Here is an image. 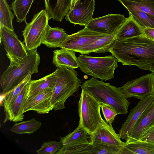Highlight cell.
Listing matches in <instances>:
<instances>
[{
  "label": "cell",
  "instance_id": "obj_1",
  "mask_svg": "<svg viewBox=\"0 0 154 154\" xmlns=\"http://www.w3.org/2000/svg\"><path fill=\"white\" fill-rule=\"evenodd\" d=\"M109 52L123 65H134L149 70L154 63V41L144 35L115 40Z\"/></svg>",
  "mask_w": 154,
  "mask_h": 154
},
{
  "label": "cell",
  "instance_id": "obj_2",
  "mask_svg": "<svg viewBox=\"0 0 154 154\" xmlns=\"http://www.w3.org/2000/svg\"><path fill=\"white\" fill-rule=\"evenodd\" d=\"M81 87L101 104L111 107L118 115L125 114L128 112L131 103L125 96L121 87H116L94 77L85 81Z\"/></svg>",
  "mask_w": 154,
  "mask_h": 154
},
{
  "label": "cell",
  "instance_id": "obj_3",
  "mask_svg": "<svg viewBox=\"0 0 154 154\" xmlns=\"http://www.w3.org/2000/svg\"><path fill=\"white\" fill-rule=\"evenodd\" d=\"M40 63V56L37 49L28 51V55L20 60L10 62L9 66L0 77L2 94L18 86L30 72L37 73Z\"/></svg>",
  "mask_w": 154,
  "mask_h": 154
},
{
  "label": "cell",
  "instance_id": "obj_4",
  "mask_svg": "<svg viewBox=\"0 0 154 154\" xmlns=\"http://www.w3.org/2000/svg\"><path fill=\"white\" fill-rule=\"evenodd\" d=\"M57 69V78L51 99L54 111L65 108V101L79 90L82 83L77 77L78 74L75 69L61 66Z\"/></svg>",
  "mask_w": 154,
  "mask_h": 154
},
{
  "label": "cell",
  "instance_id": "obj_5",
  "mask_svg": "<svg viewBox=\"0 0 154 154\" xmlns=\"http://www.w3.org/2000/svg\"><path fill=\"white\" fill-rule=\"evenodd\" d=\"M77 58L82 72L102 81L113 78L118 66V60L112 55L99 57L80 55Z\"/></svg>",
  "mask_w": 154,
  "mask_h": 154
},
{
  "label": "cell",
  "instance_id": "obj_6",
  "mask_svg": "<svg viewBox=\"0 0 154 154\" xmlns=\"http://www.w3.org/2000/svg\"><path fill=\"white\" fill-rule=\"evenodd\" d=\"M100 108L101 103L82 89L78 102L79 125L85 128L89 135L106 122L102 117Z\"/></svg>",
  "mask_w": 154,
  "mask_h": 154
},
{
  "label": "cell",
  "instance_id": "obj_7",
  "mask_svg": "<svg viewBox=\"0 0 154 154\" xmlns=\"http://www.w3.org/2000/svg\"><path fill=\"white\" fill-rule=\"evenodd\" d=\"M49 20L46 11L42 10L34 15L30 22L26 23L22 32L28 51L36 49L42 44Z\"/></svg>",
  "mask_w": 154,
  "mask_h": 154
},
{
  "label": "cell",
  "instance_id": "obj_8",
  "mask_svg": "<svg viewBox=\"0 0 154 154\" xmlns=\"http://www.w3.org/2000/svg\"><path fill=\"white\" fill-rule=\"evenodd\" d=\"M121 88L127 98L141 99L154 94V74L152 72L130 81Z\"/></svg>",
  "mask_w": 154,
  "mask_h": 154
},
{
  "label": "cell",
  "instance_id": "obj_9",
  "mask_svg": "<svg viewBox=\"0 0 154 154\" xmlns=\"http://www.w3.org/2000/svg\"><path fill=\"white\" fill-rule=\"evenodd\" d=\"M0 38L10 62L18 61L28 55L25 45L14 31L0 26Z\"/></svg>",
  "mask_w": 154,
  "mask_h": 154
},
{
  "label": "cell",
  "instance_id": "obj_10",
  "mask_svg": "<svg viewBox=\"0 0 154 154\" xmlns=\"http://www.w3.org/2000/svg\"><path fill=\"white\" fill-rule=\"evenodd\" d=\"M107 35L92 31L85 26L77 32L69 35L60 48L78 52L85 47Z\"/></svg>",
  "mask_w": 154,
  "mask_h": 154
},
{
  "label": "cell",
  "instance_id": "obj_11",
  "mask_svg": "<svg viewBox=\"0 0 154 154\" xmlns=\"http://www.w3.org/2000/svg\"><path fill=\"white\" fill-rule=\"evenodd\" d=\"M126 19L123 14H109L93 18L85 26L94 32L108 35H114Z\"/></svg>",
  "mask_w": 154,
  "mask_h": 154
},
{
  "label": "cell",
  "instance_id": "obj_12",
  "mask_svg": "<svg viewBox=\"0 0 154 154\" xmlns=\"http://www.w3.org/2000/svg\"><path fill=\"white\" fill-rule=\"evenodd\" d=\"M94 0H78L70 9L65 19L74 25L86 26L93 19Z\"/></svg>",
  "mask_w": 154,
  "mask_h": 154
},
{
  "label": "cell",
  "instance_id": "obj_13",
  "mask_svg": "<svg viewBox=\"0 0 154 154\" xmlns=\"http://www.w3.org/2000/svg\"><path fill=\"white\" fill-rule=\"evenodd\" d=\"M119 149L94 142H88L73 145H63L55 154H117Z\"/></svg>",
  "mask_w": 154,
  "mask_h": 154
},
{
  "label": "cell",
  "instance_id": "obj_14",
  "mask_svg": "<svg viewBox=\"0 0 154 154\" xmlns=\"http://www.w3.org/2000/svg\"><path fill=\"white\" fill-rule=\"evenodd\" d=\"M154 100V94L140 100L137 104L131 110L125 121L119 131L121 138L126 141L133 128L143 112Z\"/></svg>",
  "mask_w": 154,
  "mask_h": 154
},
{
  "label": "cell",
  "instance_id": "obj_15",
  "mask_svg": "<svg viewBox=\"0 0 154 154\" xmlns=\"http://www.w3.org/2000/svg\"><path fill=\"white\" fill-rule=\"evenodd\" d=\"M88 137L90 142L121 148L125 144L120 139L112 126L106 122L99 126Z\"/></svg>",
  "mask_w": 154,
  "mask_h": 154
},
{
  "label": "cell",
  "instance_id": "obj_16",
  "mask_svg": "<svg viewBox=\"0 0 154 154\" xmlns=\"http://www.w3.org/2000/svg\"><path fill=\"white\" fill-rule=\"evenodd\" d=\"M53 89H45L31 97L26 101L23 112L30 110L39 114L48 113L54 109L51 102Z\"/></svg>",
  "mask_w": 154,
  "mask_h": 154
},
{
  "label": "cell",
  "instance_id": "obj_17",
  "mask_svg": "<svg viewBox=\"0 0 154 154\" xmlns=\"http://www.w3.org/2000/svg\"><path fill=\"white\" fill-rule=\"evenodd\" d=\"M154 126V100L143 112L131 131L127 143L138 141L149 130Z\"/></svg>",
  "mask_w": 154,
  "mask_h": 154
},
{
  "label": "cell",
  "instance_id": "obj_18",
  "mask_svg": "<svg viewBox=\"0 0 154 154\" xmlns=\"http://www.w3.org/2000/svg\"><path fill=\"white\" fill-rule=\"evenodd\" d=\"M30 80L24 86L13 103L4 112L5 116L3 122L8 121L17 122L24 119L23 112L26 101V96L28 91Z\"/></svg>",
  "mask_w": 154,
  "mask_h": 154
},
{
  "label": "cell",
  "instance_id": "obj_19",
  "mask_svg": "<svg viewBox=\"0 0 154 154\" xmlns=\"http://www.w3.org/2000/svg\"><path fill=\"white\" fill-rule=\"evenodd\" d=\"M49 20L61 22L69 11L72 0H44Z\"/></svg>",
  "mask_w": 154,
  "mask_h": 154
},
{
  "label": "cell",
  "instance_id": "obj_20",
  "mask_svg": "<svg viewBox=\"0 0 154 154\" xmlns=\"http://www.w3.org/2000/svg\"><path fill=\"white\" fill-rule=\"evenodd\" d=\"M144 29L136 21L133 17L129 16L115 34L118 41L144 35Z\"/></svg>",
  "mask_w": 154,
  "mask_h": 154
},
{
  "label": "cell",
  "instance_id": "obj_21",
  "mask_svg": "<svg viewBox=\"0 0 154 154\" xmlns=\"http://www.w3.org/2000/svg\"><path fill=\"white\" fill-rule=\"evenodd\" d=\"M52 63L57 67L62 66L69 69H75L79 66L75 52L64 48L53 51Z\"/></svg>",
  "mask_w": 154,
  "mask_h": 154
},
{
  "label": "cell",
  "instance_id": "obj_22",
  "mask_svg": "<svg viewBox=\"0 0 154 154\" xmlns=\"http://www.w3.org/2000/svg\"><path fill=\"white\" fill-rule=\"evenodd\" d=\"M57 78L56 69L53 72L37 80H31L29 84L26 100L32 96L45 89H54Z\"/></svg>",
  "mask_w": 154,
  "mask_h": 154
},
{
  "label": "cell",
  "instance_id": "obj_23",
  "mask_svg": "<svg viewBox=\"0 0 154 154\" xmlns=\"http://www.w3.org/2000/svg\"><path fill=\"white\" fill-rule=\"evenodd\" d=\"M115 40V35H107L85 47L78 52L84 55L91 53L100 54L108 52Z\"/></svg>",
  "mask_w": 154,
  "mask_h": 154
},
{
  "label": "cell",
  "instance_id": "obj_24",
  "mask_svg": "<svg viewBox=\"0 0 154 154\" xmlns=\"http://www.w3.org/2000/svg\"><path fill=\"white\" fill-rule=\"evenodd\" d=\"M69 35L63 29L58 27H51L48 25L42 44L49 48H60Z\"/></svg>",
  "mask_w": 154,
  "mask_h": 154
},
{
  "label": "cell",
  "instance_id": "obj_25",
  "mask_svg": "<svg viewBox=\"0 0 154 154\" xmlns=\"http://www.w3.org/2000/svg\"><path fill=\"white\" fill-rule=\"evenodd\" d=\"M118 154H154V143L140 140L125 142Z\"/></svg>",
  "mask_w": 154,
  "mask_h": 154
},
{
  "label": "cell",
  "instance_id": "obj_26",
  "mask_svg": "<svg viewBox=\"0 0 154 154\" xmlns=\"http://www.w3.org/2000/svg\"><path fill=\"white\" fill-rule=\"evenodd\" d=\"M128 11H139L154 17V0H118Z\"/></svg>",
  "mask_w": 154,
  "mask_h": 154
},
{
  "label": "cell",
  "instance_id": "obj_27",
  "mask_svg": "<svg viewBox=\"0 0 154 154\" xmlns=\"http://www.w3.org/2000/svg\"><path fill=\"white\" fill-rule=\"evenodd\" d=\"M87 131L79 125L73 131L63 137H60L63 145H73L89 142Z\"/></svg>",
  "mask_w": 154,
  "mask_h": 154
},
{
  "label": "cell",
  "instance_id": "obj_28",
  "mask_svg": "<svg viewBox=\"0 0 154 154\" xmlns=\"http://www.w3.org/2000/svg\"><path fill=\"white\" fill-rule=\"evenodd\" d=\"M42 125V123L34 118L19 123H15L10 131L18 134H30L37 131Z\"/></svg>",
  "mask_w": 154,
  "mask_h": 154
},
{
  "label": "cell",
  "instance_id": "obj_29",
  "mask_svg": "<svg viewBox=\"0 0 154 154\" xmlns=\"http://www.w3.org/2000/svg\"><path fill=\"white\" fill-rule=\"evenodd\" d=\"M34 0H15L11 4V9L16 17L17 21L26 22V16Z\"/></svg>",
  "mask_w": 154,
  "mask_h": 154
},
{
  "label": "cell",
  "instance_id": "obj_30",
  "mask_svg": "<svg viewBox=\"0 0 154 154\" xmlns=\"http://www.w3.org/2000/svg\"><path fill=\"white\" fill-rule=\"evenodd\" d=\"M32 74L30 72L26 78L20 84L4 95L2 100L4 112H6L13 103L25 85L31 80Z\"/></svg>",
  "mask_w": 154,
  "mask_h": 154
},
{
  "label": "cell",
  "instance_id": "obj_31",
  "mask_svg": "<svg viewBox=\"0 0 154 154\" xmlns=\"http://www.w3.org/2000/svg\"><path fill=\"white\" fill-rule=\"evenodd\" d=\"M6 0H0V26L14 31L13 20L14 15Z\"/></svg>",
  "mask_w": 154,
  "mask_h": 154
},
{
  "label": "cell",
  "instance_id": "obj_32",
  "mask_svg": "<svg viewBox=\"0 0 154 154\" xmlns=\"http://www.w3.org/2000/svg\"><path fill=\"white\" fill-rule=\"evenodd\" d=\"M129 13L143 29L146 28H154V17L153 16L139 11H132Z\"/></svg>",
  "mask_w": 154,
  "mask_h": 154
},
{
  "label": "cell",
  "instance_id": "obj_33",
  "mask_svg": "<svg viewBox=\"0 0 154 154\" xmlns=\"http://www.w3.org/2000/svg\"><path fill=\"white\" fill-rule=\"evenodd\" d=\"M60 141H49L44 142L41 147L36 151L38 154H55L63 146Z\"/></svg>",
  "mask_w": 154,
  "mask_h": 154
},
{
  "label": "cell",
  "instance_id": "obj_34",
  "mask_svg": "<svg viewBox=\"0 0 154 154\" xmlns=\"http://www.w3.org/2000/svg\"><path fill=\"white\" fill-rule=\"evenodd\" d=\"M101 109L103 116L106 122L112 126L116 117L118 115L115 110L110 106L107 105L101 104Z\"/></svg>",
  "mask_w": 154,
  "mask_h": 154
},
{
  "label": "cell",
  "instance_id": "obj_35",
  "mask_svg": "<svg viewBox=\"0 0 154 154\" xmlns=\"http://www.w3.org/2000/svg\"><path fill=\"white\" fill-rule=\"evenodd\" d=\"M139 140L154 143V126L147 131Z\"/></svg>",
  "mask_w": 154,
  "mask_h": 154
},
{
  "label": "cell",
  "instance_id": "obj_36",
  "mask_svg": "<svg viewBox=\"0 0 154 154\" xmlns=\"http://www.w3.org/2000/svg\"><path fill=\"white\" fill-rule=\"evenodd\" d=\"M143 30L144 35L154 41V28H146Z\"/></svg>",
  "mask_w": 154,
  "mask_h": 154
},
{
  "label": "cell",
  "instance_id": "obj_37",
  "mask_svg": "<svg viewBox=\"0 0 154 154\" xmlns=\"http://www.w3.org/2000/svg\"><path fill=\"white\" fill-rule=\"evenodd\" d=\"M78 0H72L71 6L70 8H72Z\"/></svg>",
  "mask_w": 154,
  "mask_h": 154
},
{
  "label": "cell",
  "instance_id": "obj_38",
  "mask_svg": "<svg viewBox=\"0 0 154 154\" xmlns=\"http://www.w3.org/2000/svg\"><path fill=\"white\" fill-rule=\"evenodd\" d=\"M149 71L154 74V63L151 66Z\"/></svg>",
  "mask_w": 154,
  "mask_h": 154
}]
</instances>
